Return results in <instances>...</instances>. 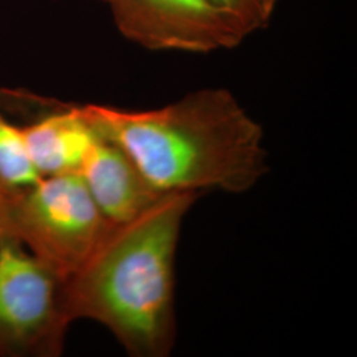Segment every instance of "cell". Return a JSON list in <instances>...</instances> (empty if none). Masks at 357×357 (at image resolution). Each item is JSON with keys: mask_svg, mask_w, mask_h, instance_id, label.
Wrapping results in <instances>:
<instances>
[{"mask_svg": "<svg viewBox=\"0 0 357 357\" xmlns=\"http://www.w3.org/2000/svg\"><path fill=\"white\" fill-rule=\"evenodd\" d=\"M115 24L131 41L153 51L228 50L246 38L211 0H106Z\"/></svg>", "mask_w": 357, "mask_h": 357, "instance_id": "cell-5", "label": "cell"}, {"mask_svg": "<svg viewBox=\"0 0 357 357\" xmlns=\"http://www.w3.org/2000/svg\"><path fill=\"white\" fill-rule=\"evenodd\" d=\"M81 109L160 193H243L268 172L262 128L229 90H197L150 110Z\"/></svg>", "mask_w": 357, "mask_h": 357, "instance_id": "cell-1", "label": "cell"}, {"mask_svg": "<svg viewBox=\"0 0 357 357\" xmlns=\"http://www.w3.org/2000/svg\"><path fill=\"white\" fill-rule=\"evenodd\" d=\"M241 26L245 35L266 26L280 0H211Z\"/></svg>", "mask_w": 357, "mask_h": 357, "instance_id": "cell-9", "label": "cell"}, {"mask_svg": "<svg viewBox=\"0 0 357 357\" xmlns=\"http://www.w3.org/2000/svg\"><path fill=\"white\" fill-rule=\"evenodd\" d=\"M40 178L26 151L22 128L0 113V190L24 187Z\"/></svg>", "mask_w": 357, "mask_h": 357, "instance_id": "cell-8", "label": "cell"}, {"mask_svg": "<svg viewBox=\"0 0 357 357\" xmlns=\"http://www.w3.org/2000/svg\"><path fill=\"white\" fill-rule=\"evenodd\" d=\"M197 193L162 195L134 220L114 225L68 280L72 320L113 332L131 356H168L175 344V258L183 220Z\"/></svg>", "mask_w": 357, "mask_h": 357, "instance_id": "cell-2", "label": "cell"}, {"mask_svg": "<svg viewBox=\"0 0 357 357\" xmlns=\"http://www.w3.org/2000/svg\"><path fill=\"white\" fill-rule=\"evenodd\" d=\"M68 277L0 233V356L54 357L73 321Z\"/></svg>", "mask_w": 357, "mask_h": 357, "instance_id": "cell-4", "label": "cell"}, {"mask_svg": "<svg viewBox=\"0 0 357 357\" xmlns=\"http://www.w3.org/2000/svg\"><path fill=\"white\" fill-rule=\"evenodd\" d=\"M113 227L79 174L0 190V233L23 243L68 278L86 264Z\"/></svg>", "mask_w": 357, "mask_h": 357, "instance_id": "cell-3", "label": "cell"}, {"mask_svg": "<svg viewBox=\"0 0 357 357\" xmlns=\"http://www.w3.org/2000/svg\"><path fill=\"white\" fill-rule=\"evenodd\" d=\"M78 174L113 225L134 220L165 195L153 188L121 147L101 134L91 144Z\"/></svg>", "mask_w": 357, "mask_h": 357, "instance_id": "cell-6", "label": "cell"}, {"mask_svg": "<svg viewBox=\"0 0 357 357\" xmlns=\"http://www.w3.org/2000/svg\"><path fill=\"white\" fill-rule=\"evenodd\" d=\"M31 162L41 178L78 174L100 132L81 106H61L20 126Z\"/></svg>", "mask_w": 357, "mask_h": 357, "instance_id": "cell-7", "label": "cell"}]
</instances>
